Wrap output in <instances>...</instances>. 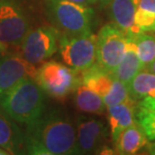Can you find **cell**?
<instances>
[{"instance_id":"1","label":"cell","mask_w":155,"mask_h":155,"mask_svg":"<svg viewBox=\"0 0 155 155\" xmlns=\"http://www.w3.org/2000/svg\"><path fill=\"white\" fill-rule=\"evenodd\" d=\"M24 151L33 155L78 154L76 125L63 111H45L26 126Z\"/></svg>"},{"instance_id":"2","label":"cell","mask_w":155,"mask_h":155,"mask_svg":"<svg viewBox=\"0 0 155 155\" xmlns=\"http://www.w3.org/2000/svg\"><path fill=\"white\" fill-rule=\"evenodd\" d=\"M45 94L35 79H25L1 96L0 106L10 119L28 126L45 111Z\"/></svg>"},{"instance_id":"3","label":"cell","mask_w":155,"mask_h":155,"mask_svg":"<svg viewBox=\"0 0 155 155\" xmlns=\"http://www.w3.org/2000/svg\"><path fill=\"white\" fill-rule=\"evenodd\" d=\"M45 13L51 24L66 33L92 31L95 12L86 6L69 0H45Z\"/></svg>"},{"instance_id":"4","label":"cell","mask_w":155,"mask_h":155,"mask_svg":"<svg viewBox=\"0 0 155 155\" xmlns=\"http://www.w3.org/2000/svg\"><path fill=\"white\" fill-rule=\"evenodd\" d=\"M35 80L46 95L58 100L66 99L83 84L80 72L55 61L43 63L36 71Z\"/></svg>"},{"instance_id":"5","label":"cell","mask_w":155,"mask_h":155,"mask_svg":"<svg viewBox=\"0 0 155 155\" xmlns=\"http://www.w3.org/2000/svg\"><path fill=\"white\" fill-rule=\"evenodd\" d=\"M97 35L92 31L83 33L63 32L58 40V52L64 64L83 73L96 64Z\"/></svg>"},{"instance_id":"6","label":"cell","mask_w":155,"mask_h":155,"mask_svg":"<svg viewBox=\"0 0 155 155\" xmlns=\"http://www.w3.org/2000/svg\"><path fill=\"white\" fill-rule=\"evenodd\" d=\"M28 30V16L23 8L14 0H0V52L19 48Z\"/></svg>"},{"instance_id":"7","label":"cell","mask_w":155,"mask_h":155,"mask_svg":"<svg viewBox=\"0 0 155 155\" xmlns=\"http://www.w3.org/2000/svg\"><path fill=\"white\" fill-rule=\"evenodd\" d=\"M82 82L85 86L100 95L107 107L120 103L135 102L130 97L125 84L120 82L112 73L108 72L97 64H93L82 73Z\"/></svg>"},{"instance_id":"8","label":"cell","mask_w":155,"mask_h":155,"mask_svg":"<svg viewBox=\"0 0 155 155\" xmlns=\"http://www.w3.org/2000/svg\"><path fill=\"white\" fill-rule=\"evenodd\" d=\"M61 31L54 25L29 28L19 45L20 55L33 64L43 63L58 49Z\"/></svg>"},{"instance_id":"9","label":"cell","mask_w":155,"mask_h":155,"mask_svg":"<svg viewBox=\"0 0 155 155\" xmlns=\"http://www.w3.org/2000/svg\"><path fill=\"white\" fill-rule=\"evenodd\" d=\"M127 36L115 24H106L99 30L96 41V64L110 73L123 60Z\"/></svg>"},{"instance_id":"10","label":"cell","mask_w":155,"mask_h":155,"mask_svg":"<svg viewBox=\"0 0 155 155\" xmlns=\"http://www.w3.org/2000/svg\"><path fill=\"white\" fill-rule=\"evenodd\" d=\"M76 131L78 154L99 153L109 135L103 120L86 115L77 117Z\"/></svg>"},{"instance_id":"11","label":"cell","mask_w":155,"mask_h":155,"mask_svg":"<svg viewBox=\"0 0 155 155\" xmlns=\"http://www.w3.org/2000/svg\"><path fill=\"white\" fill-rule=\"evenodd\" d=\"M38 69L22 55H4L0 64V96L25 79H35Z\"/></svg>"},{"instance_id":"12","label":"cell","mask_w":155,"mask_h":155,"mask_svg":"<svg viewBox=\"0 0 155 155\" xmlns=\"http://www.w3.org/2000/svg\"><path fill=\"white\" fill-rule=\"evenodd\" d=\"M139 1L140 0H112L107 6L113 24L126 35H135L141 32L134 20Z\"/></svg>"},{"instance_id":"13","label":"cell","mask_w":155,"mask_h":155,"mask_svg":"<svg viewBox=\"0 0 155 155\" xmlns=\"http://www.w3.org/2000/svg\"><path fill=\"white\" fill-rule=\"evenodd\" d=\"M135 103L136 102H128V103H120L107 107L108 123H109L110 135L113 143L124 130L137 122L135 114Z\"/></svg>"},{"instance_id":"14","label":"cell","mask_w":155,"mask_h":155,"mask_svg":"<svg viewBox=\"0 0 155 155\" xmlns=\"http://www.w3.org/2000/svg\"><path fill=\"white\" fill-rule=\"evenodd\" d=\"M0 148L9 154L24 151V133L3 111H0Z\"/></svg>"},{"instance_id":"15","label":"cell","mask_w":155,"mask_h":155,"mask_svg":"<svg viewBox=\"0 0 155 155\" xmlns=\"http://www.w3.org/2000/svg\"><path fill=\"white\" fill-rule=\"evenodd\" d=\"M127 36V35H126ZM144 69L143 64L141 63L138 57L137 48H136L135 40L132 36H127V46L123 60L121 61L114 72L112 73L120 82L127 86L137 74Z\"/></svg>"},{"instance_id":"16","label":"cell","mask_w":155,"mask_h":155,"mask_svg":"<svg viewBox=\"0 0 155 155\" xmlns=\"http://www.w3.org/2000/svg\"><path fill=\"white\" fill-rule=\"evenodd\" d=\"M147 140L146 135L136 122L124 130L114 143L118 154L132 155L143 149L147 145Z\"/></svg>"},{"instance_id":"17","label":"cell","mask_w":155,"mask_h":155,"mask_svg":"<svg viewBox=\"0 0 155 155\" xmlns=\"http://www.w3.org/2000/svg\"><path fill=\"white\" fill-rule=\"evenodd\" d=\"M74 100L77 109L84 113L94 115H105L107 112V106L103 98L84 84L76 89Z\"/></svg>"},{"instance_id":"18","label":"cell","mask_w":155,"mask_h":155,"mask_svg":"<svg viewBox=\"0 0 155 155\" xmlns=\"http://www.w3.org/2000/svg\"><path fill=\"white\" fill-rule=\"evenodd\" d=\"M130 97L135 102L155 98V74L143 69L127 85Z\"/></svg>"},{"instance_id":"19","label":"cell","mask_w":155,"mask_h":155,"mask_svg":"<svg viewBox=\"0 0 155 155\" xmlns=\"http://www.w3.org/2000/svg\"><path fill=\"white\" fill-rule=\"evenodd\" d=\"M134 20L141 32L155 31V0H140Z\"/></svg>"},{"instance_id":"20","label":"cell","mask_w":155,"mask_h":155,"mask_svg":"<svg viewBox=\"0 0 155 155\" xmlns=\"http://www.w3.org/2000/svg\"><path fill=\"white\" fill-rule=\"evenodd\" d=\"M132 36L135 40L138 57L144 68L155 60V35L147 32H140Z\"/></svg>"},{"instance_id":"21","label":"cell","mask_w":155,"mask_h":155,"mask_svg":"<svg viewBox=\"0 0 155 155\" xmlns=\"http://www.w3.org/2000/svg\"><path fill=\"white\" fill-rule=\"evenodd\" d=\"M136 119L148 140L155 142V110L138 108Z\"/></svg>"},{"instance_id":"22","label":"cell","mask_w":155,"mask_h":155,"mask_svg":"<svg viewBox=\"0 0 155 155\" xmlns=\"http://www.w3.org/2000/svg\"><path fill=\"white\" fill-rule=\"evenodd\" d=\"M138 108L147 110H155V98H146L144 100L140 101Z\"/></svg>"},{"instance_id":"23","label":"cell","mask_w":155,"mask_h":155,"mask_svg":"<svg viewBox=\"0 0 155 155\" xmlns=\"http://www.w3.org/2000/svg\"><path fill=\"white\" fill-rule=\"evenodd\" d=\"M69 1L78 3V4L86 5V6H93L98 2V0H69Z\"/></svg>"},{"instance_id":"24","label":"cell","mask_w":155,"mask_h":155,"mask_svg":"<svg viewBox=\"0 0 155 155\" xmlns=\"http://www.w3.org/2000/svg\"><path fill=\"white\" fill-rule=\"evenodd\" d=\"M144 69L147 70V71H149V72H151V73L155 74V60L153 61H151L149 64H147V66L145 67Z\"/></svg>"},{"instance_id":"25","label":"cell","mask_w":155,"mask_h":155,"mask_svg":"<svg viewBox=\"0 0 155 155\" xmlns=\"http://www.w3.org/2000/svg\"><path fill=\"white\" fill-rule=\"evenodd\" d=\"M111 1H112V0H98V2L100 3V5L102 7H107Z\"/></svg>"},{"instance_id":"26","label":"cell","mask_w":155,"mask_h":155,"mask_svg":"<svg viewBox=\"0 0 155 155\" xmlns=\"http://www.w3.org/2000/svg\"><path fill=\"white\" fill-rule=\"evenodd\" d=\"M149 151H150L149 153H151V154H155V142H154V143L150 146Z\"/></svg>"},{"instance_id":"27","label":"cell","mask_w":155,"mask_h":155,"mask_svg":"<svg viewBox=\"0 0 155 155\" xmlns=\"http://www.w3.org/2000/svg\"><path fill=\"white\" fill-rule=\"evenodd\" d=\"M6 154H8L7 151H5V150H3L2 148H0V155H6Z\"/></svg>"},{"instance_id":"28","label":"cell","mask_w":155,"mask_h":155,"mask_svg":"<svg viewBox=\"0 0 155 155\" xmlns=\"http://www.w3.org/2000/svg\"><path fill=\"white\" fill-rule=\"evenodd\" d=\"M3 54L2 52H0V64H1V61H2V58H3V57H4V55H2Z\"/></svg>"}]
</instances>
